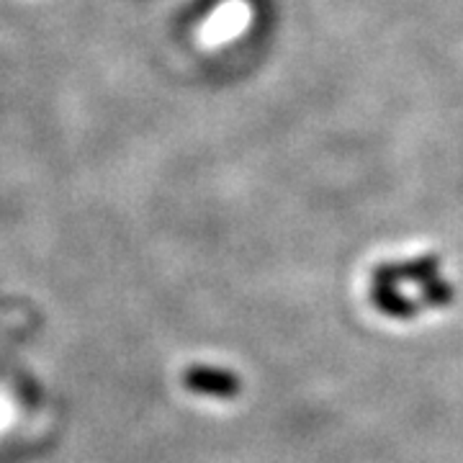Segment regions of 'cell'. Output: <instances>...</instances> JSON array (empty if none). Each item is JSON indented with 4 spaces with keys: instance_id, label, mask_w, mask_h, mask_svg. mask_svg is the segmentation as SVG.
Segmentation results:
<instances>
[{
    "instance_id": "7a4b0ae2",
    "label": "cell",
    "mask_w": 463,
    "mask_h": 463,
    "mask_svg": "<svg viewBox=\"0 0 463 463\" xmlns=\"http://www.w3.org/2000/svg\"><path fill=\"white\" fill-rule=\"evenodd\" d=\"M183 383L201 397L214 399H234L240 394V379L224 371V368H212V365H194L185 371Z\"/></svg>"
},
{
    "instance_id": "3957f363",
    "label": "cell",
    "mask_w": 463,
    "mask_h": 463,
    "mask_svg": "<svg viewBox=\"0 0 463 463\" xmlns=\"http://www.w3.org/2000/svg\"><path fill=\"white\" fill-rule=\"evenodd\" d=\"M368 298L381 315L392 317V319H412V317L420 315V301L404 297L397 286H376L373 283Z\"/></svg>"
},
{
    "instance_id": "6da1fadb",
    "label": "cell",
    "mask_w": 463,
    "mask_h": 463,
    "mask_svg": "<svg viewBox=\"0 0 463 463\" xmlns=\"http://www.w3.org/2000/svg\"><path fill=\"white\" fill-rule=\"evenodd\" d=\"M440 273L438 255H422L404 263H381L373 268L371 279L376 286H399V283H422L432 281Z\"/></svg>"
},
{
    "instance_id": "277c9868",
    "label": "cell",
    "mask_w": 463,
    "mask_h": 463,
    "mask_svg": "<svg viewBox=\"0 0 463 463\" xmlns=\"http://www.w3.org/2000/svg\"><path fill=\"white\" fill-rule=\"evenodd\" d=\"M453 298H456V288L448 281H443L440 276H435L432 281H425L422 288H420V307H428V309L448 307Z\"/></svg>"
}]
</instances>
